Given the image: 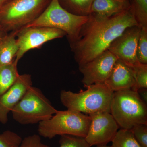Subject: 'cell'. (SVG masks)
Masks as SVG:
<instances>
[{
    "mask_svg": "<svg viewBox=\"0 0 147 147\" xmlns=\"http://www.w3.org/2000/svg\"><path fill=\"white\" fill-rule=\"evenodd\" d=\"M138 25L130 9L109 17L90 15L79 40L70 45L79 66L108 50L113 41L129 27Z\"/></svg>",
    "mask_w": 147,
    "mask_h": 147,
    "instance_id": "1",
    "label": "cell"
},
{
    "mask_svg": "<svg viewBox=\"0 0 147 147\" xmlns=\"http://www.w3.org/2000/svg\"><path fill=\"white\" fill-rule=\"evenodd\" d=\"M87 90L78 93L63 90L61 92V102L67 110L90 115L99 112L110 113L114 92L104 84L86 86Z\"/></svg>",
    "mask_w": 147,
    "mask_h": 147,
    "instance_id": "2",
    "label": "cell"
},
{
    "mask_svg": "<svg viewBox=\"0 0 147 147\" xmlns=\"http://www.w3.org/2000/svg\"><path fill=\"white\" fill-rule=\"evenodd\" d=\"M89 18V16L70 13L61 5L59 0H51L38 18L22 28L44 27L61 30L65 33L71 45L79 40L82 28Z\"/></svg>",
    "mask_w": 147,
    "mask_h": 147,
    "instance_id": "3",
    "label": "cell"
},
{
    "mask_svg": "<svg viewBox=\"0 0 147 147\" xmlns=\"http://www.w3.org/2000/svg\"><path fill=\"white\" fill-rule=\"evenodd\" d=\"M110 113L119 128L131 129L147 124V107L137 92L132 90L114 92Z\"/></svg>",
    "mask_w": 147,
    "mask_h": 147,
    "instance_id": "4",
    "label": "cell"
},
{
    "mask_svg": "<svg viewBox=\"0 0 147 147\" xmlns=\"http://www.w3.org/2000/svg\"><path fill=\"white\" fill-rule=\"evenodd\" d=\"M90 123L89 115L74 110H58L49 119L40 123L38 130L40 136L49 139L63 135L85 138Z\"/></svg>",
    "mask_w": 147,
    "mask_h": 147,
    "instance_id": "5",
    "label": "cell"
},
{
    "mask_svg": "<svg viewBox=\"0 0 147 147\" xmlns=\"http://www.w3.org/2000/svg\"><path fill=\"white\" fill-rule=\"evenodd\" d=\"M51 0H9L0 6V24L6 31L20 30L35 20Z\"/></svg>",
    "mask_w": 147,
    "mask_h": 147,
    "instance_id": "6",
    "label": "cell"
},
{
    "mask_svg": "<svg viewBox=\"0 0 147 147\" xmlns=\"http://www.w3.org/2000/svg\"><path fill=\"white\" fill-rule=\"evenodd\" d=\"M57 111L39 89L32 86L11 112L14 120L26 125L47 120Z\"/></svg>",
    "mask_w": 147,
    "mask_h": 147,
    "instance_id": "7",
    "label": "cell"
},
{
    "mask_svg": "<svg viewBox=\"0 0 147 147\" xmlns=\"http://www.w3.org/2000/svg\"><path fill=\"white\" fill-rule=\"evenodd\" d=\"M66 36L61 30L44 27L22 28L17 34L18 51L14 61L18 63L24 54L29 50L39 48L45 42L61 38Z\"/></svg>",
    "mask_w": 147,
    "mask_h": 147,
    "instance_id": "8",
    "label": "cell"
},
{
    "mask_svg": "<svg viewBox=\"0 0 147 147\" xmlns=\"http://www.w3.org/2000/svg\"><path fill=\"white\" fill-rule=\"evenodd\" d=\"M90 123L85 139L92 147L103 146L112 142L118 131V125L109 112L89 115Z\"/></svg>",
    "mask_w": 147,
    "mask_h": 147,
    "instance_id": "9",
    "label": "cell"
},
{
    "mask_svg": "<svg viewBox=\"0 0 147 147\" xmlns=\"http://www.w3.org/2000/svg\"><path fill=\"white\" fill-rule=\"evenodd\" d=\"M117 59L115 56L107 50L92 60L79 66L83 76L82 82L85 87L104 84Z\"/></svg>",
    "mask_w": 147,
    "mask_h": 147,
    "instance_id": "10",
    "label": "cell"
},
{
    "mask_svg": "<svg viewBox=\"0 0 147 147\" xmlns=\"http://www.w3.org/2000/svg\"><path fill=\"white\" fill-rule=\"evenodd\" d=\"M141 28L139 25L127 28L113 41L108 49L118 59L130 67L139 63L137 51Z\"/></svg>",
    "mask_w": 147,
    "mask_h": 147,
    "instance_id": "11",
    "label": "cell"
},
{
    "mask_svg": "<svg viewBox=\"0 0 147 147\" xmlns=\"http://www.w3.org/2000/svg\"><path fill=\"white\" fill-rule=\"evenodd\" d=\"M32 85L30 74H19L13 85L0 97V123L8 122V115Z\"/></svg>",
    "mask_w": 147,
    "mask_h": 147,
    "instance_id": "12",
    "label": "cell"
},
{
    "mask_svg": "<svg viewBox=\"0 0 147 147\" xmlns=\"http://www.w3.org/2000/svg\"><path fill=\"white\" fill-rule=\"evenodd\" d=\"M104 84L114 92L132 89L135 82L131 67L118 59Z\"/></svg>",
    "mask_w": 147,
    "mask_h": 147,
    "instance_id": "13",
    "label": "cell"
},
{
    "mask_svg": "<svg viewBox=\"0 0 147 147\" xmlns=\"http://www.w3.org/2000/svg\"><path fill=\"white\" fill-rule=\"evenodd\" d=\"M131 8L129 0H94L90 15L109 17Z\"/></svg>",
    "mask_w": 147,
    "mask_h": 147,
    "instance_id": "14",
    "label": "cell"
},
{
    "mask_svg": "<svg viewBox=\"0 0 147 147\" xmlns=\"http://www.w3.org/2000/svg\"><path fill=\"white\" fill-rule=\"evenodd\" d=\"M18 31L7 34L0 41V65L8 64L14 61L18 49L16 38Z\"/></svg>",
    "mask_w": 147,
    "mask_h": 147,
    "instance_id": "15",
    "label": "cell"
},
{
    "mask_svg": "<svg viewBox=\"0 0 147 147\" xmlns=\"http://www.w3.org/2000/svg\"><path fill=\"white\" fill-rule=\"evenodd\" d=\"M19 75L17 63L14 61L12 63L0 65V97L13 85Z\"/></svg>",
    "mask_w": 147,
    "mask_h": 147,
    "instance_id": "16",
    "label": "cell"
},
{
    "mask_svg": "<svg viewBox=\"0 0 147 147\" xmlns=\"http://www.w3.org/2000/svg\"><path fill=\"white\" fill-rule=\"evenodd\" d=\"M94 0H59L61 5L65 10L75 15L88 16Z\"/></svg>",
    "mask_w": 147,
    "mask_h": 147,
    "instance_id": "17",
    "label": "cell"
},
{
    "mask_svg": "<svg viewBox=\"0 0 147 147\" xmlns=\"http://www.w3.org/2000/svg\"><path fill=\"white\" fill-rule=\"evenodd\" d=\"M112 143L111 147H142L136 140L131 129H119Z\"/></svg>",
    "mask_w": 147,
    "mask_h": 147,
    "instance_id": "18",
    "label": "cell"
},
{
    "mask_svg": "<svg viewBox=\"0 0 147 147\" xmlns=\"http://www.w3.org/2000/svg\"><path fill=\"white\" fill-rule=\"evenodd\" d=\"M137 24L147 27V0H129Z\"/></svg>",
    "mask_w": 147,
    "mask_h": 147,
    "instance_id": "19",
    "label": "cell"
},
{
    "mask_svg": "<svg viewBox=\"0 0 147 147\" xmlns=\"http://www.w3.org/2000/svg\"><path fill=\"white\" fill-rule=\"evenodd\" d=\"M133 71L135 84L132 90L147 88V64L138 63L131 67Z\"/></svg>",
    "mask_w": 147,
    "mask_h": 147,
    "instance_id": "20",
    "label": "cell"
},
{
    "mask_svg": "<svg viewBox=\"0 0 147 147\" xmlns=\"http://www.w3.org/2000/svg\"><path fill=\"white\" fill-rule=\"evenodd\" d=\"M137 56L139 62L147 64V27L141 28L137 44Z\"/></svg>",
    "mask_w": 147,
    "mask_h": 147,
    "instance_id": "21",
    "label": "cell"
},
{
    "mask_svg": "<svg viewBox=\"0 0 147 147\" xmlns=\"http://www.w3.org/2000/svg\"><path fill=\"white\" fill-rule=\"evenodd\" d=\"M22 139L17 133L6 130L0 134V147H17L21 144Z\"/></svg>",
    "mask_w": 147,
    "mask_h": 147,
    "instance_id": "22",
    "label": "cell"
},
{
    "mask_svg": "<svg viewBox=\"0 0 147 147\" xmlns=\"http://www.w3.org/2000/svg\"><path fill=\"white\" fill-rule=\"evenodd\" d=\"M59 143V147H92L85 138L71 135H61Z\"/></svg>",
    "mask_w": 147,
    "mask_h": 147,
    "instance_id": "23",
    "label": "cell"
},
{
    "mask_svg": "<svg viewBox=\"0 0 147 147\" xmlns=\"http://www.w3.org/2000/svg\"><path fill=\"white\" fill-rule=\"evenodd\" d=\"M131 130L140 146L142 147H147V124L137 125Z\"/></svg>",
    "mask_w": 147,
    "mask_h": 147,
    "instance_id": "24",
    "label": "cell"
},
{
    "mask_svg": "<svg viewBox=\"0 0 147 147\" xmlns=\"http://www.w3.org/2000/svg\"><path fill=\"white\" fill-rule=\"evenodd\" d=\"M17 147H50L42 143L39 135L33 134L22 139L21 144Z\"/></svg>",
    "mask_w": 147,
    "mask_h": 147,
    "instance_id": "25",
    "label": "cell"
},
{
    "mask_svg": "<svg viewBox=\"0 0 147 147\" xmlns=\"http://www.w3.org/2000/svg\"><path fill=\"white\" fill-rule=\"evenodd\" d=\"M137 92L142 100L147 104V88L140 89L137 91Z\"/></svg>",
    "mask_w": 147,
    "mask_h": 147,
    "instance_id": "26",
    "label": "cell"
},
{
    "mask_svg": "<svg viewBox=\"0 0 147 147\" xmlns=\"http://www.w3.org/2000/svg\"><path fill=\"white\" fill-rule=\"evenodd\" d=\"M7 34H8L7 32L3 28L2 26L0 24V41Z\"/></svg>",
    "mask_w": 147,
    "mask_h": 147,
    "instance_id": "27",
    "label": "cell"
},
{
    "mask_svg": "<svg viewBox=\"0 0 147 147\" xmlns=\"http://www.w3.org/2000/svg\"><path fill=\"white\" fill-rule=\"evenodd\" d=\"M9 1V0H0V6Z\"/></svg>",
    "mask_w": 147,
    "mask_h": 147,
    "instance_id": "28",
    "label": "cell"
},
{
    "mask_svg": "<svg viewBox=\"0 0 147 147\" xmlns=\"http://www.w3.org/2000/svg\"><path fill=\"white\" fill-rule=\"evenodd\" d=\"M95 147H111V146H109L107 145H103V146H96Z\"/></svg>",
    "mask_w": 147,
    "mask_h": 147,
    "instance_id": "29",
    "label": "cell"
}]
</instances>
